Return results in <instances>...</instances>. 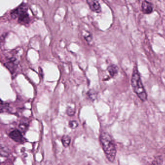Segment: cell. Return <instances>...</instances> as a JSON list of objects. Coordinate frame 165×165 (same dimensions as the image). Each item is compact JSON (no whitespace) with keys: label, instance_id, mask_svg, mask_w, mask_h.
I'll list each match as a JSON object with an SVG mask.
<instances>
[{"label":"cell","instance_id":"6da1fadb","mask_svg":"<svg viewBox=\"0 0 165 165\" xmlns=\"http://www.w3.org/2000/svg\"><path fill=\"white\" fill-rule=\"evenodd\" d=\"M100 141L106 157L110 162H113L115 160L116 150L111 136L107 132H103L100 136Z\"/></svg>","mask_w":165,"mask_h":165},{"label":"cell","instance_id":"7a4b0ae2","mask_svg":"<svg viewBox=\"0 0 165 165\" xmlns=\"http://www.w3.org/2000/svg\"><path fill=\"white\" fill-rule=\"evenodd\" d=\"M131 84L133 91L138 96L139 99L143 102L146 101L147 99V94L142 84L140 74L136 67H135L133 70Z\"/></svg>","mask_w":165,"mask_h":165},{"label":"cell","instance_id":"3957f363","mask_svg":"<svg viewBox=\"0 0 165 165\" xmlns=\"http://www.w3.org/2000/svg\"><path fill=\"white\" fill-rule=\"evenodd\" d=\"M27 8L24 4H21L18 8L12 11L11 16L13 19L18 18V22L21 24H28L30 20L27 12Z\"/></svg>","mask_w":165,"mask_h":165},{"label":"cell","instance_id":"277c9868","mask_svg":"<svg viewBox=\"0 0 165 165\" xmlns=\"http://www.w3.org/2000/svg\"><path fill=\"white\" fill-rule=\"evenodd\" d=\"M9 136L12 139L17 142H23L24 138L21 132L18 129H15L11 132Z\"/></svg>","mask_w":165,"mask_h":165},{"label":"cell","instance_id":"5b68a950","mask_svg":"<svg viewBox=\"0 0 165 165\" xmlns=\"http://www.w3.org/2000/svg\"><path fill=\"white\" fill-rule=\"evenodd\" d=\"M153 4L145 0L141 4V11L144 14H150L153 11Z\"/></svg>","mask_w":165,"mask_h":165},{"label":"cell","instance_id":"8992f818","mask_svg":"<svg viewBox=\"0 0 165 165\" xmlns=\"http://www.w3.org/2000/svg\"><path fill=\"white\" fill-rule=\"evenodd\" d=\"M87 3L90 9L93 12L100 13L101 11L100 4L96 0H87Z\"/></svg>","mask_w":165,"mask_h":165},{"label":"cell","instance_id":"52a82bcc","mask_svg":"<svg viewBox=\"0 0 165 165\" xmlns=\"http://www.w3.org/2000/svg\"><path fill=\"white\" fill-rule=\"evenodd\" d=\"M108 71L110 76L114 77L118 74V67L115 64L110 65L108 68Z\"/></svg>","mask_w":165,"mask_h":165},{"label":"cell","instance_id":"ba28073f","mask_svg":"<svg viewBox=\"0 0 165 165\" xmlns=\"http://www.w3.org/2000/svg\"><path fill=\"white\" fill-rule=\"evenodd\" d=\"M62 142L64 147L67 148L70 144L71 138L68 135L63 136L62 138Z\"/></svg>","mask_w":165,"mask_h":165},{"label":"cell","instance_id":"9c48e42d","mask_svg":"<svg viewBox=\"0 0 165 165\" xmlns=\"http://www.w3.org/2000/svg\"><path fill=\"white\" fill-rule=\"evenodd\" d=\"M88 98L90 99L91 101H94L96 100L97 98V94L96 92L93 90H91L88 92L87 93Z\"/></svg>","mask_w":165,"mask_h":165},{"label":"cell","instance_id":"30bf717a","mask_svg":"<svg viewBox=\"0 0 165 165\" xmlns=\"http://www.w3.org/2000/svg\"><path fill=\"white\" fill-rule=\"evenodd\" d=\"M163 163V159L161 156H157L152 161V165H162Z\"/></svg>","mask_w":165,"mask_h":165},{"label":"cell","instance_id":"8fae6325","mask_svg":"<svg viewBox=\"0 0 165 165\" xmlns=\"http://www.w3.org/2000/svg\"><path fill=\"white\" fill-rule=\"evenodd\" d=\"M79 124H78V123L77 122V121L76 120H72V121H70L69 122V126L70 128H72V129H75L77 128Z\"/></svg>","mask_w":165,"mask_h":165},{"label":"cell","instance_id":"7c38bea8","mask_svg":"<svg viewBox=\"0 0 165 165\" xmlns=\"http://www.w3.org/2000/svg\"><path fill=\"white\" fill-rule=\"evenodd\" d=\"M84 37L86 41L88 43H90L92 41V36L89 32H88V34H85Z\"/></svg>","mask_w":165,"mask_h":165},{"label":"cell","instance_id":"4fadbf2b","mask_svg":"<svg viewBox=\"0 0 165 165\" xmlns=\"http://www.w3.org/2000/svg\"><path fill=\"white\" fill-rule=\"evenodd\" d=\"M75 110H74L71 107H69L66 111V113L69 116H73L75 114Z\"/></svg>","mask_w":165,"mask_h":165},{"label":"cell","instance_id":"5bb4252c","mask_svg":"<svg viewBox=\"0 0 165 165\" xmlns=\"http://www.w3.org/2000/svg\"><path fill=\"white\" fill-rule=\"evenodd\" d=\"M19 128H20L21 130H22V131H24L27 129V125L24 123H22L19 125Z\"/></svg>","mask_w":165,"mask_h":165}]
</instances>
